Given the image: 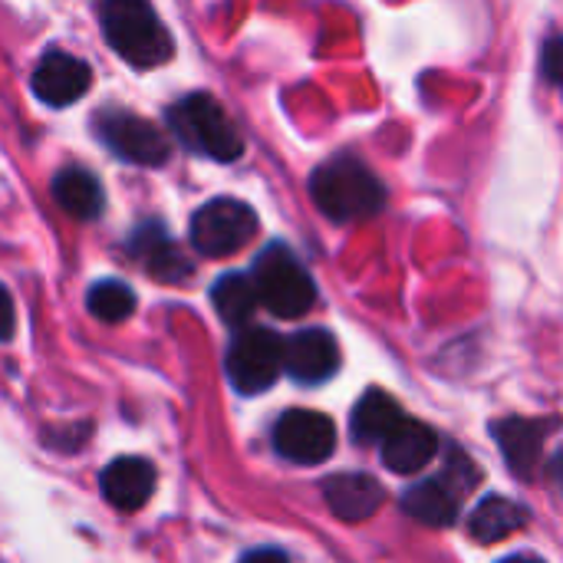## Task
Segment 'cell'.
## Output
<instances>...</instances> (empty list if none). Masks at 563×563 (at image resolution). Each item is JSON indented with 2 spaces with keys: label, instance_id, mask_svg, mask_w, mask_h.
<instances>
[{
  "label": "cell",
  "instance_id": "obj_3",
  "mask_svg": "<svg viewBox=\"0 0 563 563\" xmlns=\"http://www.w3.org/2000/svg\"><path fill=\"white\" fill-rule=\"evenodd\" d=\"M251 284L257 294V303H264L280 320H300L310 313L317 300V284L307 274V267L290 254L287 244H271L254 257Z\"/></svg>",
  "mask_w": 563,
  "mask_h": 563
},
{
  "label": "cell",
  "instance_id": "obj_2",
  "mask_svg": "<svg viewBox=\"0 0 563 563\" xmlns=\"http://www.w3.org/2000/svg\"><path fill=\"white\" fill-rule=\"evenodd\" d=\"M99 16L109 46L135 69H152L172 59V33L148 0H102Z\"/></svg>",
  "mask_w": 563,
  "mask_h": 563
},
{
  "label": "cell",
  "instance_id": "obj_22",
  "mask_svg": "<svg viewBox=\"0 0 563 563\" xmlns=\"http://www.w3.org/2000/svg\"><path fill=\"white\" fill-rule=\"evenodd\" d=\"M13 320H16L13 300H10V294L3 290V284H0V343L13 336Z\"/></svg>",
  "mask_w": 563,
  "mask_h": 563
},
{
  "label": "cell",
  "instance_id": "obj_12",
  "mask_svg": "<svg viewBox=\"0 0 563 563\" xmlns=\"http://www.w3.org/2000/svg\"><path fill=\"white\" fill-rule=\"evenodd\" d=\"M155 482H158V475H155L152 462L125 455V459H115L112 465H106V472L99 478V488H102V498L112 508L139 511L155 495Z\"/></svg>",
  "mask_w": 563,
  "mask_h": 563
},
{
  "label": "cell",
  "instance_id": "obj_20",
  "mask_svg": "<svg viewBox=\"0 0 563 563\" xmlns=\"http://www.w3.org/2000/svg\"><path fill=\"white\" fill-rule=\"evenodd\" d=\"M211 303L218 310V317L228 323V327H247V320L254 317L257 310V294H254V284L247 274H224L214 287H211Z\"/></svg>",
  "mask_w": 563,
  "mask_h": 563
},
{
  "label": "cell",
  "instance_id": "obj_17",
  "mask_svg": "<svg viewBox=\"0 0 563 563\" xmlns=\"http://www.w3.org/2000/svg\"><path fill=\"white\" fill-rule=\"evenodd\" d=\"M53 201L76 221H96L106 211V191L86 168H63L53 178Z\"/></svg>",
  "mask_w": 563,
  "mask_h": 563
},
{
  "label": "cell",
  "instance_id": "obj_6",
  "mask_svg": "<svg viewBox=\"0 0 563 563\" xmlns=\"http://www.w3.org/2000/svg\"><path fill=\"white\" fill-rule=\"evenodd\" d=\"M257 231V214L244 201L214 198L201 205L191 218V244L205 257L238 254Z\"/></svg>",
  "mask_w": 563,
  "mask_h": 563
},
{
  "label": "cell",
  "instance_id": "obj_15",
  "mask_svg": "<svg viewBox=\"0 0 563 563\" xmlns=\"http://www.w3.org/2000/svg\"><path fill=\"white\" fill-rule=\"evenodd\" d=\"M323 498L333 508V515L340 521H369L379 508H383V488L373 475L363 472H346V475H333L323 482Z\"/></svg>",
  "mask_w": 563,
  "mask_h": 563
},
{
  "label": "cell",
  "instance_id": "obj_21",
  "mask_svg": "<svg viewBox=\"0 0 563 563\" xmlns=\"http://www.w3.org/2000/svg\"><path fill=\"white\" fill-rule=\"evenodd\" d=\"M86 307L102 323H122L135 313V290L122 280H96L86 294Z\"/></svg>",
  "mask_w": 563,
  "mask_h": 563
},
{
  "label": "cell",
  "instance_id": "obj_23",
  "mask_svg": "<svg viewBox=\"0 0 563 563\" xmlns=\"http://www.w3.org/2000/svg\"><path fill=\"white\" fill-rule=\"evenodd\" d=\"M558 66H561V40L551 36L548 46H544V76H548L551 82H558Z\"/></svg>",
  "mask_w": 563,
  "mask_h": 563
},
{
  "label": "cell",
  "instance_id": "obj_11",
  "mask_svg": "<svg viewBox=\"0 0 563 563\" xmlns=\"http://www.w3.org/2000/svg\"><path fill=\"white\" fill-rule=\"evenodd\" d=\"M383 462L389 472L396 475H416L422 472L435 452H439V435L426 426V422H416V419H399L383 439Z\"/></svg>",
  "mask_w": 563,
  "mask_h": 563
},
{
  "label": "cell",
  "instance_id": "obj_14",
  "mask_svg": "<svg viewBox=\"0 0 563 563\" xmlns=\"http://www.w3.org/2000/svg\"><path fill=\"white\" fill-rule=\"evenodd\" d=\"M558 422L554 419H501L495 426V439L508 459V468L518 472L521 478H531L538 462H541V449H544V439L551 435Z\"/></svg>",
  "mask_w": 563,
  "mask_h": 563
},
{
  "label": "cell",
  "instance_id": "obj_7",
  "mask_svg": "<svg viewBox=\"0 0 563 563\" xmlns=\"http://www.w3.org/2000/svg\"><path fill=\"white\" fill-rule=\"evenodd\" d=\"M96 135L112 155L132 165H145V168L165 165L172 152L162 129L129 109H102L96 115Z\"/></svg>",
  "mask_w": 563,
  "mask_h": 563
},
{
  "label": "cell",
  "instance_id": "obj_1",
  "mask_svg": "<svg viewBox=\"0 0 563 563\" xmlns=\"http://www.w3.org/2000/svg\"><path fill=\"white\" fill-rule=\"evenodd\" d=\"M310 198L327 218L346 224L379 214L386 205V188L360 158L333 155L310 175Z\"/></svg>",
  "mask_w": 563,
  "mask_h": 563
},
{
  "label": "cell",
  "instance_id": "obj_18",
  "mask_svg": "<svg viewBox=\"0 0 563 563\" xmlns=\"http://www.w3.org/2000/svg\"><path fill=\"white\" fill-rule=\"evenodd\" d=\"M525 525H528V511L501 495H488L468 518V531L478 544H498L515 531H521Z\"/></svg>",
  "mask_w": 563,
  "mask_h": 563
},
{
  "label": "cell",
  "instance_id": "obj_19",
  "mask_svg": "<svg viewBox=\"0 0 563 563\" xmlns=\"http://www.w3.org/2000/svg\"><path fill=\"white\" fill-rule=\"evenodd\" d=\"M399 419H402V412H399L396 399H393L389 393H383V389H369V393L356 402V409H353V419H350L353 439L363 442V445H379V439H383Z\"/></svg>",
  "mask_w": 563,
  "mask_h": 563
},
{
  "label": "cell",
  "instance_id": "obj_13",
  "mask_svg": "<svg viewBox=\"0 0 563 563\" xmlns=\"http://www.w3.org/2000/svg\"><path fill=\"white\" fill-rule=\"evenodd\" d=\"M132 257L145 261L148 274L162 284H185L191 274V261L181 254V247L168 238V231L155 221L139 224L132 241H129Z\"/></svg>",
  "mask_w": 563,
  "mask_h": 563
},
{
  "label": "cell",
  "instance_id": "obj_9",
  "mask_svg": "<svg viewBox=\"0 0 563 563\" xmlns=\"http://www.w3.org/2000/svg\"><path fill=\"white\" fill-rule=\"evenodd\" d=\"M284 369L303 386H320L340 373V343L333 333L310 327L284 340Z\"/></svg>",
  "mask_w": 563,
  "mask_h": 563
},
{
  "label": "cell",
  "instance_id": "obj_8",
  "mask_svg": "<svg viewBox=\"0 0 563 563\" xmlns=\"http://www.w3.org/2000/svg\"><path fill=\"white\" fill-rule=\"evenodd\" d=\"M274 449L297 465H320L336 449V429L323 412L290 409L274 426Z\"/></svg>",
  "mask_w": 563,
  "mask_h": 563
},
{
  "label": "cell",
  "instance_id": "obj_4",
  "mask_svg": "<svg viewBox=\"0 0 563 563\" xmlns=\"http://www.w3.org/2000/svg\"><path fill=\"white\" fill-rule=\"evenodd\" d=\"M168 125L188 152H198L205 158L234 162L244 152L238 125L228 119L221 102L208 92H191L178 99L168 109Z\"/></svg>",
  "mask_w": 563,
  "mask_h": 563
},
{
  "label": "cell",
  "instance_id": "obj_16",
  "mask_svg": "<svg viewBox=\"0 0 563 563\" xmlns=\"http://www.w3.org/2000/svg\"><path fill=\"white\" fill-rule=\"evenodd\" d=\"M459 501H462V492H455L449 478H432V482L412 485L402 495V511L426 528H452L459 518Z\"/></svg>",
  "mask_w": 563,
  "mask_h": 563
},
{
  "label": "cell",
  "instance_id": "obj_5",
  "mask_svg": "<svg viewBox=\"0 0 563 563\" xmlns=\"http://www.w3.org/2000/svg\"><path fill=\"white\" fill-rule=\"evenodd\" d=\"M224 369L241 396H261L284 369V340L264 327H238L224 356Z\"/></svg>",
  "mask_w": 563,
  "mask_h": 563
},
{
  "label": "cell",
  "instance_id": "obj_10",
  "mask_svg": "<svg viewBox=\"0 0 563 563\" xmlns=\"http://www.w3.org/2000/svg\"><path fill=\"white\" fill-rule=\"evenodd\" d=\"M89 82H92L89 66L79 56L63 53V49H49L33 69V92L40 102L53 109L73 106L76 99H82Z\"/></svg>",
  "mask_w": 563,
  "mask_h": 563
}]
</instances>
